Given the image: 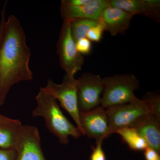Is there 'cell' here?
Listing matches in <instances>:
<instances>
[{
  "instance_id": "obj_19",
  "label": "cell",
  "mask_w": 160,
  "mask_h": 160,
  "mask_svg": "<svg viewBox=\"0 0 160 160\" xmlns=\"http://www.w3.org/2000/svg\"><path fill=\"white\" fill-rule=\"evenodd\" d=\"M77 49L81 54H89L92 50V43L87 38H85L79 40L76 42Z\"/></svg>"
},
{
  "instance_id": "obj_5",
  "label": "cell",
  "mask_w": 160,
  "mask_h": 160,
  "mask_svg": "<svg viewBox=\"0 0 160 160\" xmlns=\"http://www.w3.org/2000/svg\"><path fill=\"white\" fill-rule=\"evenodd\" d=\"M77 82V79L74 77H70L66 74L61 84H57L52 80L49 79L46 86L41 88L59 102L61 106L74 120L82 133L78 105Z\"/></svg>"
},
{
  "instance_id": "obj_8",
  "label": "cell",
  "mask_w": 160,
  "mask_h": 160,
  "mask_svg": "<svg viewBox=\"0 0 160 160\" xmlns=\"http://www.w3.org/2000/svg\"><path fill=\"white\" fill-rule=\"evenodd\" d=\"M15 149V160H46L41 147L39 132L35 126H21Z\"/></svg>"
},
{
  "instance_id": "obj_17",
  "label": "cell",
  "mask_w": 160,
  "mask_h": 160,
  "mask_svg": "<svg viewBox=\"0 0 160 160\" xmlns=\"http://www.w3.org/2000/svg\"><path fill=\"white\" fill-rule=\"evenodd\" d=\"M143 99L148 103L151 114L160 121V97L158 94L153 92H148Z\"/></svg>"
},
{
  "instance_id": "obj_15",
  "label": "cell",
  "mask_w": 160,
  "mask_h": 160,
  "mask_svg": "<svg viewBox=\"0 0 160 160\" xmlns=\"http://www.w3.org/2000/svg\"><path fill=\"white\" fill-rule=\"evenodd\" d=\"M120 135L129 148L134 151H144L148 147L145 140L133 128L127 127L118 130Z\"/></svg>"
},
{
  "instance_id": "obj_14",
  "label": "cell",
  "mask_w": 160,
  "mask_h": 160,
  "mask_svg": "<svg viewBox=\"0 0 160 160\" xmlns=\"http://www.w3.org/2000/svg\"><path fill=\"white\" fill-rule=\"evenodd\" d=\"M21 122L13 124H0V149H15Z\"/></svg>"
},
{
  "instance_id": "obj_7",
  "label": "cell",
  "mask_w": 160,
  "mask_h": 160,
  "mask_svg": "<svg viewBox=\"0 0 160 160\" xmlns=\"http://www.w3.org/2000/svg\"><path fill=\"white\" fill-rule=\"evenodd\" d=\"M78 105L80 112H87L101 106L104 90L102 78L98 75L85 73L77 79Z\"/></svg>"
},
{
  "instance_id": "obj_9",
  "label": "cell",
  "mask_w": 160,
  "mask_h": 160,
  "mask_svg": "<svg viewBox=\"0 0 160 160\" xmlns=\"http://www.w3.org/2000/svg\"><path fill=\"white\" fill-rule=\"evenodd\" d=\"M79 122L82 134L96 142L103 141L109 136V122L106 109L102 106L87 112H80Z\"/></svg>"
},
{
  "instance_id": "obj_23",
  "label": "cell",
  "mask_w": 160,
  "mask_h": 160,
  "mask_svg": "<svg viewBox=\"0 0 160 160\" xmlns=\"http://www.w3.org/2000/svg\"><path fill=\"white\" fill-rule=\"evenodd\" d=\"M144 156L146 160H160V153L149 147L144 150Z\"/></svg>"
},
{
  "instance_id": "obj_21",
  "label": "cell",
  "mask_w": 160,
  "mask_h": 160,
  "mask_svg": "<svg viewBox=\"0 0 160 160\" xmlns=\"http://www.w3.org/2000/svg\"><path fill=\"white\" fill-rule=\"evenodd\" d=\"M16 156L15 149H0V160H15Z\"/></svg>"
},
{
  "instance_id": "obj_3",
  "label": "cell",
  "mask_w": 160,
  "mask_h": 160,
  "mask_svg": "<svg viewBox=\"0 0 160 160\" xmlns=\"http://www.w3.org/2000/svg\"><path fill=\"white\" fill-rule=\"evenodd\" d=\"M104 90L101 106L104 108L131 102L138 98L134 92L139 86L132 73L114 75L102 78Z\"/></svg>"
},
{
  "instance_id": "obj_26",
  "label": "cell",
  "mask_w": 160,
  "mask_h": 160,
  "mask_svg": "<svg viewBox=\"0 0 160 160\" xmlns=\"http://www.w3.org/2000/svg\"><path fill=\"white\" fill-rule=\"evenodd\" d=\"M1 2L0 1V5H1Z\"/></svg>"
},
{
  "instance_id": "obj_1",
  "label": "cell",
  "mask_w": 160,
  "mask_h": 160,
  "mask_svg": "<svg viewBox=\"0 0 160 160\" xmlns=\"http://www.w3.org/2000/svg\"><path fill=\"white\" fill-rule=\"evenodd\" d=\"M30 56L19 20L10 15L6 19L0 44V106L5 103L12 86L33 79L29 68Z\"/></svg>"
},
{
  "instance_id": "obj_2",
  "label": "cell",
  "mask_w": 160,
  "mask_h": 160,
  "mask_svg": "<svg viewBox=\"0 0 160 160\" xmlns=\"http://www.w3.org/2000/svg\"><path fill=\"white\" fill-rule=\"evenodd\" d=\"M35 98L37 105L32 112V115L42 118L47 129L58 139L61 144L67 145L70 136L75 139L81 137L79 129L64 115L57 101L53 97L40 87Z\"/></svg>"
},
{
  "instance_id": "obj_18",
  "label": "cell",
  "mask_w": 160,
  "mask_h": 160,
  "mask_svg": "<svg viewBox=\"0 0 160 160\" xmlns=\"http://www.w3.org/2000/svg\"><path fill=\"white\" fill-rule=\"evenodd\" d=\"M105 31V26L101 18L97 25L92 28L88 32L86 38L91 42H98L102 39L104 32Z\"/></svg>"
},
{
  "instance_id": "obj_12",
  "label": "cell",
  "mask_w": 160,
  "mask_h": 160,
  "mask_svg": "<svg viewBox=\"0 0 160 160\" xmlns=\"http://www.w3.org/2000/svg\"><path fill=\"white\" fill-rule=\"evenodd\" d=\"M132 128L143 138L148 147L160 153V121L151 114L141 118Z\"/></svg>"
},
{
  "instance_id": "obj_20",
  "label": "cell",
  "mask_w": 160,
  "mask_h": 160,
  "mask_svg": "<svg viewBox=\"0 0 160 160\" xmlns=\"http://www.w3.org/2000/svg\"><path fill=\"white\" fill-rule=\"evenodd\" d=\"M102 141L96 142V146L92 149L90 160H106V154L102 146Z\"/></svg>"
},
{
  "instance_id": "obj_13",
  "label": "cell",
  "mask_w": 160,
  "mask_h": 160,
  "mask_svg": "<svg viewBox=\"0 0 160 160\" xmlns=\"http://www.w3.org/2000/svg\"><path fill=\"white\" fill-rule=\"evenodd\" d=\"M109 6L117 7L133 15H142L160 21V9L152 8L147 0H109Z\"/></svg>"
},
{
  "instance_id": "obj_25",
  "label": "cell",
  "mask_w": 160,
  "mask_h": 160,
  "mask_svg": "<svg viewBox=\"0 0 160 160\" xmlns=\"http://www.w3.org/2000/svg\"><path fill=\"white\" fill-rule=\"evenodd\" d=\"M20 122L19 120L11 119L0 114V124H13Z\"/></svg>"
},
{
  "instance_id": "obj_16",
  "label": "cell",
  "mask_w": 160,
  "mask_h": 160,
  "mask_svg": "<svg viewBox=\"0 0 160 160\" xmlns=\"http://www.w3.org/2000/svg\"><path fill=\"white\" fill-rule=\"evenodd\" d=\"M99 19L80 18L69 21L72 35L76 42L81 39L86 38L89 30L97 25Z\"/></svg>"
},
{
  "instance_id": "obj_10",
  "label": "cell",
  "mask_w": 160,
  "mask_h": 160,
  "mask_svg": "<svg viewBox=\"0 0 160 160\" xmlns=\"http://www.w3.org/2000/svg\"><path fill=\"white\" fill-rule=\"evenodd\" d=\"M109 6V0H92L88 5L80 6L61 5V17L63 21L80 18L98 20L101 18L104 9Z\"/></svg>"
},
{
  "instance_id": "obj_6",
  "label": "cell",
  "mask_w": 160,
  "mask_h": 160,
  "mask_svg": "<svg viewBox=\"0 0 160 160\" xmlns=\"http://www.w3.org/2000/svg\"><path fill=\"white\" fill-rule=\"evenodd\" d=\"M60 66L66 75L74 77L81 70L84 58L77 49L76 42L72 35L69 22L63 21L57 45Z\"/></svg>"
},
{
  "instance_id": "obj_4",
  "label": "cell",
  "mask_w": 160,
  "mask_h": 160,
  "mask_svg": "<svg viewBox=\"0 0 160 160\" xmlns=\"http://www.w3.org/2000/svg\"><path fill=\"white\" fill-rule=\"evenodd\" d=\"M106 113L109 122V136L123 128H132L141 118L151 114V112L148 103L143 99L138 98L131 102L108 107Z\"/></svg>"
},
{
  "instance_id": "obj_24",
  "label": "cell",
  "mask_w": 160,
  "mask_h": 160,
  "mask_svg": "<svg viewBox=\"0 0 160 160\" xmlns=\"http://www.w3.org/2000/svg\"><path fill=\"white\" fill-rule=\"evenodd\" d=\"M7 2H6L2 10V15H1V21H0V44L2 41V38L4 32V27H5V22H6V6Z\"/></svg>"
},
{
  "instance_id": "obj_11",
  "label": "cell",
  "mask_w": 160,
  "mask_h": 160,
  "mask_svg": "<svg viewBox=\"0 0 160 160\" xmlns=\"http://www.w3.org/2000/svg\"><path fill=\"white\" fill-rule=\"evenodd\" d=\"M134 16L122 9L109 6L104 9L101 18L105 26L106 31L112 36L125 32L130 25Z\"/></svg>"
},
{
  "instance_id": "obj_22",
  "label": "cell",
  "mask_w": 160,
  "mask_h": 160,
  "mask_svg": "<svg viewBox=\"0 0 160 160\" xmlns=\"http://www.w3.org/2000/svg\"><path fill=\"white\" fill-rule=\"evenodd\" d=\"M92 0H62L61 5L70 6H85L91 2Z\"/></svg>"
}]
</instances>
